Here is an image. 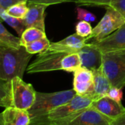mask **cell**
<instances>
[{
	"label": "cell",
	"instance_id": "6da1fadb",
	"mask_svg": "<svg viewBox=\"0 0 125 125\" xmlns=\"http://www.w3.org/2000/svg\"><path fill=\"white\" fill-rule=\"evenodd\" d=\"M81 66L77 52L67 53L46 50L38 54L36 59L27 68L28 74L63 70L74 72Z\"/></svg>",
	"mask_w": 125,
	"mask_h": 125
},
{
	"label": "cell",
	"instance_id": "7a4b0ae2",
	"mask_svg": "<svg viewBox=\"0 0 125 125\" xmlns=\"http://www.w3.org/2000/svg\"><path fill=\"white\" fill-rule=\"evenodd\" d=\"M93 102V99L88 96L76 94L69 102L54 108L47 114L32 118L30 125H62L89 107Z\"/></svg>",
	"mask_w": 125,
	"mask_h": 125
},
{
	"label": "cell",
	"instance_id": "3957f363",
	"mask_svg": "<svg viewBox=\"0 0 125 125\" xmlns=\"http://www.w3.org/2000/svg\"><path fill=\"white\" fill-rule=\"evenodd\" d=\"M32 57L23 46L19 49L0 46V77L7 80L22 78Z\"/></svg>",
	"mask_w": 125,
	"mask_h": 125
},
{
	"label": "cell",
	"instance_id": "277c9868",
	"mask_svg": "<svg viewBox=\"0 0 125 125\" xmlns=\"http://www.w3.org/2000/svg\"><path fill=\"white\" fill-rule=\"evenodd\" d=\"M77 93L74 89L53 93H42L36 91V98L33 105L28 112L30 118L43 115L54 108L64 104L72 99Z\"/></svg>",
	"mask_w": 125,
	"mask_h": 125
},
{
	"label": "cell",
	"instance_id": "5b68a950",
	"mask_svg": "<svg viewBox=\"0 0 125 125\" xmlns=\"http://www.w3.org/2000/svg\"><path fill=\"white\" fill-rule=\"evenodd\" d=\"M102 66L111 86L125 87V50L103 53Z\"/></svg>",
	"mask_w": 125,
	"mask_h": 125
},
{
	"label": "cell",
	"instance_id": "8992f818",
	"mask_svg": "<svg viewBox=\"0 0 125 125\" xmlns=\"http://www.w3.org/2000/svg\"><path fill=\"white\" fill-rule=\"evenodd\" d=\"M124 24L125 18L114 8L107 6L105 14L93 29L91 35L87 38L88 41L94 38V42L99 41L119 29Z\"/></svg>",
	"mask_w": 125,
	"mask_h": 125
},
{
	"label": "cell",
	"instance_id": "52a82bcc",
	"mask_svg": "<svg viewBox=\"0 0 125 125\" xmlns=\"http://www.w3.org/2000/svg\"><path fill=\"white\" fill-rule=\"evenodd\" d=\"M11 93L13 107L28 110L35 101L36 91L33 86L19 77L11 80Z\"/></svg>",
	"mask_w": 125,
	"mask_h": 125
},
{
	"label": "cell",
	"instance_id": "ba28073f",
	"mask_svg": "<svg viewBox=\"0 0 125 125\" xmlns=\"http://www.w3.org/2000/svg\"><path fill=\"white\" fill-rule=\"evenodd\" d=\"M113 120L89 107L62 125H111Z\"/></svg>",
	"mask_w": 125,
	"mask_h": 125
},
{
	"label": "cell",
	"instance_id": "9c48e42d",
	"mask_svg": "<svg viewBox=\"0 0 125 125\" xmlns=\"http://www.w3.org/2000/svg\"><path fill=\"white\" fill-rule=\"evenodd\" d=\"M102 53L125 50V24L99 41L93 42Z\"/></svg>",
	"mask_w": 125,
	"mask_h": 125
},
{
	"label": "cell",
	"instance_id": "30bf717a",
	"mask_svg": "<svg viewBox=\"0 0 125 125\" xmlns=\"http://www.w3.org/2000/svg\"><path fill=\"white\" fill-rule=\"evenodd\" d=\"M74 90L80 96H88L92 98L94 91L93 72L80 66L74 72Z\"/></svg>",
	"mask_w": 125,
	"mask_h": 125
},
{
	"label": "cell",
	"instance_id": "8fae6325",
	"mask_svg": "<svg viewBox=\"0 0 125 125\" xmlns=\"http://www.w3.org/2000/svg\"><path fill=\"white\" fill-rule=\"evenodd\" d=\"M107 117L117 120L125 114V107L121 103L117 102L107 96H104L96 101H94L90 106Z\"/></svg>",
	"mask_w": 125,
	"mask_h": 125
},
{
	"label": "cell",
	"instance_id": "7c38bea8",
	"mask_svg": "<svg viewBox=\"0 0 125 125\" xmlns=\"http://www.w3.org/2000/svg\"><path fill=\"white\" fill-rule=\"evenodd\" d=\"M81 66L94 71L102 66V53L93 43H86L77 52Z\"/></svg>",
	"mask_w": 125,
	"mask_h": 125
},
{
	"label": "cell",
	"instance_id": "4fadbf2b",
	"mask_svg": "<svg viewBox=\"0 0 125 125\" xmlns=\"http://www.w3.org/2000/svg\"><path fill=\"white\" fill-rule=\"evenodd\" d=\"M87 38H84L74 33L60 41L52 43L47 50L74 53L77 52L81 48H83L87 43Z\"/></svg>",
	"mask_w": 125,
	"mask_h": 125
},
{
	"label": "cell",
	"instance_id": "5bb4252c",
	"mask_svg": "<svg viewBox=\"0 0 125 125\" xmlns=\"http://www.w3.org/2000/svg\"><path fill=\"white\" fill-rule=\"evenodd\" d=\"M47 7L41 4H28V11L23 19L26 29L36 27L45 32V10Z\"/></svg>",
	"mask_w": 125,
	"mask_h": 125
},
{
	"label": "cell",
	"instance_id": "9a60e30c",
	"mask_svg": "<svg viewBox=\"0 0 125 125\" xmlns=\"http://www.w3.org/2000/svg\"><path fill=\"white\" fill-rule=\"evenodd\" d=\"M3 125H30V115L28 110L8 107L2 113Z\"/></svg>",
	"mask_w": 125,
	"mask_h": 125
},
{
	"label": "cell",
	"instance_id": "2e32d148",
	"mask_svg": "<svg viewBox=\"0 0 125 125\" xmlns=\"http://www.w3.org/2000/svg\"><path fill=\"white\" fill-rule=\"evenodd\" d=\"M92 72L94 75V91L92 99L94 101H96L107 96V94L111 88V85L105 75L102 66Z\"/></svg>",
	"mask_w": 125,
	"mask_h": 125
},
{
	"label": "cell",
	"instance_id": "e0dca14e",
	"mask_svg": "<svg viewBox=\"0 0 125 125\" xmlns=\"http://www.w3.org/2000/svg\"><path fill=\"white\" fill-rule=\"evenodd\" d=\"M11 106H13L11 80L0 77V107L6 108Z\"/></svg>",
	"mask_w": 125,
	"mask_h": 125
},
{
	"label": "cell",
	"instance_id": "ac0fdd59",
	"mask_svg": "<svg viewBox=\"0 0 125 125\" xmlns=\"http://www.w3.org/2000/svg\"><path fill=\"white\" fill-rule=\"evenodd\" d=\"M0 46H8L19 49L21 46L20 38L11 34L0 21Z\"/></svg>",
	"mask_w": 125,
	"mask_h": 125
},
{
	"label": "cell",
	"instance_id": "d6986e66",
	"mask_svg": "<svg viewBox=\"0 0 125 125\" xmlns=\"http://www.w3.org/2000/svg\"><path fill=\"white\" fill-rule=\"evenodd\" d=\"M46 37V32L36 27H29L27 28L20 38L21 45L24 46L26 44L33 42L36 40Z\"/></svg>",
	"mask_w": 125,
	"mask_h": 125
},
{
	"label": "cell",
	"instance_id": "ffe728a7",
	"mask_svg": "<svg viewBox=\"0 0 125 125\" xmlns=\"http://www.w3.org/2000/svg\"><path fill=\"white\" fill-rule=\"evenodd\" d=\"M50 44L51 43L49 40L46 37H45L26 44L24 47L28 53L31 54H40L46 51L49 49Z\"/></svg>",
	"mask_w": 125,
	"mask_h": 125
},
{
	"label": "cell",
	"instance_id": "44dd1931",
	"mask_svg": "<svg viewBox=\"0 0 125 125\" xmlns=\"http://www.w3.org/2000/svg\"><path fill=\"white\" fill-rule=\"evenodd\" d=\"M28 11V3L27 1H21L18 2L6 10L7 13L13 17L17 19H24Z\"/></svg>",
	"mask_w": 125,
	"mask_h": 125
},
{
	"label": "cell",
	"instance_id": "7402d4cb",
	"mask_svg": "<svg viewBox=\"0 0 125 125\" xmlns=\"http://www.w3.org/2000/svg\"><path fill=\"white\" fill-rule=\"evenodd\" d=\"M93 29L89 22L86 21H80L75 27V33L80 36L88 38L92 33Z\"/></svg>",
	"mask_w": 125,
	"mask_h": 125
},
{
	"label": "cell",
	"instance_id": "603a6c76",
	"mask_svg": "<svg viewBox=\"0 0 125 125\" xmlns=\"http://www.w3.org/2000/svg\"><path fill=\"white\" fill-rule=\"evenodd\" d=\"M112 0H74V2L78 5L85 6H99L107 7L110 5Z\"/></svg>",
	"mask_w": 125,
	"mask_h": 125
},
{
	"label": "cell",
	"instance_id": "cb8c5ba5",
	"mask_svg": "<svg viewBox=\"0 0 125 125\" xmlns=\"http://www.w3.org/2000/svg\"><path fill=\"white\" fill-rule=\"evenodd\" d=\"M77 13V19L80 21H86L88 22H93L95 21L96 17L94 14H93L92 13L77 7L76 8Z\"/></svg>",
	"mask_w": 125,
	"mask_h": 125
},
{
	"label": "cell",
	"instance_id": "d4e9b609",
	"mask_svg": "<svg viewBox=\"0 0 125 125\" xmlns=\"http://www.w3.org/2000/svg\"><path fill=\"white\" fill-rule=\"evenodd\" d=\"M107 97L110 98L111 99L117 102H119V103H121V100H122V98H123V91H122V88H116V87H113V86H111V88H110L108 93L107 94Z\"/></svg>",
	"mask_w": 125,
	"mask_h": 125
},
{
	"label": "cell",
	"instance_id": "484cf974",
	"mask_svg": "<svg viewBox=\"0 0 125 125\" xmlns=\"http://www.w3.org/2000/svg\"><path fill=\"white\" fill-rule=\"evenodd\" d=\"M74 2V0H27L28 4H41L47 5L48 7L49 5H57L64 2Z\"/></svg>",
	"mask_w": 125,
	"mask_h": 125
},
{
	"label": "cell",
	"instance_id": "4316f807",
	"mask_svg": "<svg viewBox=\"0 0 125 125\" xmlns=\"http://www.w3.org/2000/svg\"><path fill=\"white\" fill-rule=\"evenodd\" d=\"M110 6L114 8L125 18V0H112Z\"/></svg>",
	"mask_w": 125,
	"mask_h": 125
},
{
	"label": "cell",
	"instance_id": "83f0119b",
	"mask_svg": "<svg viewBox=\"0 0 125 125\" xmlns=\"http://www.w3.org/2000/svg\"><path fill=\"white\" fill-rule=\"evenodd\" d=\"M21 1H26V0H0V8L7 10L10 6Z\"/></svg>",
	"mask_w": 125,
	"mask_h": 125
},
{
	"label": "cell",
	"instance_id": "f1b7e54d",
	"mask_svg": "<svg viewBox=\"0 0 125 125\" xmlns=\"http://www.w3.org/2000/svg\"><path fill=\"white\" fill-rule=\"evenodd\" d=\"M111 125H125V114L117 120L113 121Z\"/></svg>",
	"mask_w": 125,
	"mask_h": 125
},
{
	"label": "cell",
	"instance_id": "f546056e",
	"mask_svg": "<svg viewBox=\"0 0 125 125\" xmlns=\"http://www.w3.org/2000/svg\"><path fill=\"white\" fill-rule=\"evenodd\" d=\"M0 125H3V122H2V113H0Z\"/></svg>",
	"mask_w": 125,
	"mask_h": 125
}]
</instances>
